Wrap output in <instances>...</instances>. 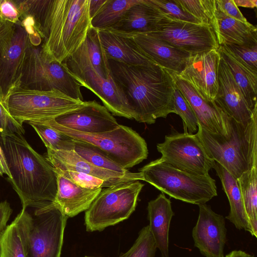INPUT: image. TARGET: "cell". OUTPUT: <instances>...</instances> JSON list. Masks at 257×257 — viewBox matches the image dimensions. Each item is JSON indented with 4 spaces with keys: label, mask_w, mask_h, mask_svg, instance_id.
Segmentation results:
<instances>
[{
    "label": "cell",
    "mask_w": 257,
    "mask_h": 257,
    "mask_svg": "<svg viewBox=\"0 0 257 257\" xmlns=\"http://www.w3.org/2000/svg\"><path fill=\"white\" fill-rule=\"evenodd\" d=\"M20 18L42 39L49 58L62 63L84 41L92 27L89 0H15Z\"/></svg>",
    "instance_id": "1"
},
{
    "label": "cell",
    "mask_w": 257,
    "mask_h": 257,
    "mask_svg": "<svg viewBox=\"0 0 257 257\" xmlns=\"http://www.w3.org/2000/svg\"><path fill=\"white\" fill-rule=\"evenodd\" d=\"M112 77L125 95L139 122L153 124L175 113L176 88L172 73L156 63L131 65L108 59Z\"/></svg>",
    "instance_id": "2"
},
{
    "label": "cell",
    "mask_w": 257,
    "mask_h": 257,
    "mask_svg": "<svg viewBox=\"0 0 257 257\" xmlns=\"http://www.w3.org/2000/svg\"><path fill=\"white\" fill-rule=\"evenodd\" d=\"M11 175L8 179L18 194L22 209L39 208L55 201L57 191L54 168L29 144L23 135L0 138Z\"/></svg>",
    "instance_id": "3"
},
{
    "label": "cell",
    "mask_w": 257,
    "mask_h": 257,
    "mask_svg": "<svg viewBox=\"0 0 257 257\" xmlns=\"http://www.w3.org/2000/svg\"><path fill=\"white\" fill-rule=\"evenodd\" d=\"M196 135L211 157L235 179L257 166V114L245 124L231 119L228 138L208 132L199 125Z\"/></svg>",
    "instance_id": "4"
},
{
    "label": "cell",
    "mask_w": 257,
    "mask_h": 257,
    "mask_svg": "<svg viewBox=\"0 0 257 257\" xmlns=\"http://www.w3.org/2000/svg\"><path fill=\"white\" fill-rule=\"evenodd\" d=\"M34 209H22L14 220L26 257H60L68 217L54 202Z\"/></svg>",
    "instance_id": "5"
},
{
    "label": "cell",
    "mask_w": 257,
    "mask_h": 257,
    "mask_svg": "<svg viewBox=\"0 0 257 257\" xmlns=\"http://www.w3.org/2000/svg\"><path fill=\"white\" fill-rule=\"evenodd\" d=\"M143 181L171 197L193 204H205L217 195L215 180L209 174L182 170L161 158L139 169Z\"/></svg>",
    "instance_id": "6"
},
{
    "label": "cell",
    "mask_w": 257,
    "mask_h": 257,
    "mask_svg": "<svg viewBox=\"0 0 257 257\" xmlns=\"http://www.w3.org/2000/svg\"><path fill=\"white\" fill-rule=\"evenodd\" d=\"M35 122L46 124L73 139L97 147L126 170L148 157V150L145 140L127 126L119 124L113 131L92 134L75 131L60 125L53 119Z\"/></svg>",
    "instance_id": "7"
},
{
    "label": "cell",
    "mask_w": 257,
    "mask_h": 257,
    "mask_svg": "<svg viewBox=\"0 0 257 257\" xmlns=\"http://www.w3.org/2000/svg\"><path fill=\"white\" fill-rule=\"evenodd\" d=\"M81 87L62 63L48 57L41 46L30 43L25 53L18 87L45 91L56 90L83 101Z\"/></svg>",
    "instance_id": "8"
},
{
    "label": "cell",
    "mask_w": 257,
    "mask_h": 257,
    "mask_svg": "<svg viewBox=\"0 0 257 257\" xmlns=\"http://www.w3.org/2000/svg\"><path fill=\"white\" fill-rule=\"evenodd\" d=\"M84 101L74 99L58 90L45 91L16 88L8 96L5 106L19 123L41 122L75 110Z\"/></svg>",
    "instance_id": "9"
},
{
    "label": "cell",
    "mask_w": 257,
    "mask_h": 257,
    "mask_svg": "<svg viewBox=\"0 0 257 257\" xmlns=\"http://www.w3.org/2000/svg\"><path fill=\"white\" fill-rule=\"evenodd\" d=\"M144 186L139 181H135L102 190L85 211L86 231H102L127 219L135 210Z\"/></svg>",
    "instance_id": "10"
},
{
    "label": "cell",
    "mask_w": 257,
    "mask_h": 257,
    "mask_svg": "<svg viewBox=\"0 0 257 257\" xmlns=\"http://www.w3.org/2000/svg\"><path fill=\"white\" fill-rule=\"evenodd\" d=\"M29 35L21 22L0 18V101L5 105L10 93L19 87Z\"/></svg>",
    "instance_id": "11"
},
{
    "label": "cell",
    "mask_w": 257,
    "mask_h": 257,
    "mask_svg": "<svg viewBox=\"0 0 257 257\" xmlns=\"http://www.w3.org/2000/svg\"><path fill=\"white\" fill-rule=\"evenodd\" d=\"M157 149L165 162L192 173L208 175L215 165L196 134L186 132L166 135Z\"/></svg>",
    "instance_id": "12"
},
{
    "label": "cell",
    "mask_w": 257,
    "mask_h": 257,
    "mask_svg": "<svg viewBox=\"0 0 257 257\" xmlns=\"http://www.w3.org/2000/svg\"><path fill=\"white\" fill-rule=\"evenodd\" d=\"M151 33L191 55L217 50L219 46L210 26L165 16L158 24L156 31Z\"/></svg>",
    "instance_id": "13"
},
{
    "label": "cell",
    "mask_w": 257,
    "mask_h": 257,
    "mask_svg": "<svg viewBox=\"0 0 257 257\" xmlns=\"http://www.w3.org/2000/svg\"><path fill=\"white\" fill-rule=\"evenodd\" d=\"M220 57L218 49L191 55L185 69L175 74L188 82L204 100L214 102Z\"/></svg>",
    "instance_id": "14"
},
{
    "label": "cell",
    "mask_w": 257,
    "mask_h": 257,
    "mask_svg": "<svg viewBox=\"0 0 257 257\" xmlns=\"http://www.w3.org/2000/svg\"><path fill=\"white\" fill-rule=\"evenodd\" d=\"M198 206V218L192 230L194 246L206 257H224L226 229L224 217L206 203Z\"/></svg>",
    "instance_id": "15"
},
{
    "label": "cell",
    "mask_w": 257,
    "mask_h": 257,
    "mask_svg": "<svg viewBox=\"0 0 257 257\" xmlns=\"http://www.w3.org/2000/svg\"><path fill=\"white\" fill-rule=\"evenodd\" d=\"M176 87L194 111L198 125L205 131L228 138L231 132V119L214 102L207 101L187 82L171 72Z\"/></svg>",
    "instance_id": "16"
},
{
    "label": "cell",
    "mask_w": 257,
    "mask_h": 257,
    "mask_svg": "<svg viewBox=\"0 0 257 257\" xmlns=\"http://www.w3.org/2000/svg\"><path fill=\"white\" fill-rule=\"evenodd\" d=\"M53 120L69 129L92 134L111 131L119 125L107 109L95 100L84 101L80 107Z\"/></svg>",
    "instance_id": "17"
},
{
    "label": "cell",
    "mask_w": 257,
    "mask_h": 257,
    "mask_svg": "<svg viewBox=\"0 0 257 257\" xmlns=\"http://www.w3.org/2000/svg\"><path fill=\"white\" fill-rule=\"evenodd\" d=\"M62 63L73 76H79L90 69L105 79L111 74L97 30L93 27L88 31L80 46Z\"/></svg>",
    "instance_id": "18"
},
{
    "label": "cell",
    "mask_w": 257,
    "mask_h": 257,
    "mask_svg": "<svg viewBox=\"0 0 257 257\" xmlns=\"http://www.w3.org/2000/svg\"><path fill=\"white\" fill-rule=\"evenodd\" d=\"M214 102L230 118L238 123H247L257 114V111H252L248 106L221 57L218 67V90Z\"/></svg>",
    "instance_id": "19"
},
{
    "label": "cell",
    "mask_w": 257,
    "mask_h": 257,
    "mask_svg": "<svg viewBox=\"0 0 257 257\" xmlns=\"http://www.w3.org/2000/svg\"><path fill=\"white\" fill-rule=\"evenodd\" d=\"M73 77L81 86L95 94L113 115L135 119V112L122 90L114 80L111 73L105 79L90 69Z\"/></svg>",
    "instance_id": "20"
},
{
    "label": "cell",
    "mask_w": 257,
    "mask_h": 257,
    "mask_svg": "<svg viewBox=\"0 0 257 257\" xmlns=\"http://www.w3.org/2000/svg\"><path fill=\"white\" fill-rule=\"evenodd\" d=\"M46 159L54 168L63 171H76L98 178L111 186L135 181L143 180L141 172L121 174L97 167L78 155L74 151L47 150Z\"/></svg>",
    "instance_id": "21"
},
{
    "label": "cell",
    "mask_w": 257,
    "mask_h": 257,
    "mask_svg": "<svg viewBox=\"0 0 257 257\" xmlns=\"http://www.w3.org/2000/svg\"><path fill=\"white\" fill-rule=\"evenodd\" d=\"M125 34L132 37L155 63L174 73L182 72L191 56L151 32Z\"/></svg>",
    "instance_id": "22"
},
{
    "label": "cell",
    "mask_w": 257,
    "mask_h": 257,
    "mask_svg": "<svg viewBox=\"0 0 257 257\" xmlns=\"http://www.w3.org/2000/svg\"><path fill=\"white\" fill-rule=\"evenodd\" d=\"M97 31L108 60L131 65L155 63L127 35L111 29L97 30Z\"/></svg>",
    "instance_id": "23"
},
{
    "label": "cell",
    "mask_w": 257,
    "mask_h": 257,
    "mask_svg": "<svg viewBox=\"0 0 257 257\" xmlns=\"http://www.w3.org/2000/svg\"><path fill=\"white\" fill-rule=\"evenodd\" d=\"M56 173L57 191L54 202L68 218L87 210L102 190V188L95 189L82 188L60 173Z\"/></svg>",
    "instance_id": "24"
},
{
    "label": "cell",
    "mask_w": 257,
    "mask_h": 257,
    "mask_svg": "<svg viewBox=\"0 0 257 257\" xmlns=\"http://www.w3.org/2000/svg\"><path fill=\"white\" fill-rule=\"evenodd\" d=\"M164 16L149 0H140L110 29L125 34L153 32Z\"/></svg>",
    "instance_id": "25"
},
{
    "label": "cell",
    "mask_w": 257,
    "mask_h": 257,
    "mask_svg": "<svg viewBox=\"0 0 257 257\" xmlns=\"http://www.w3.org/2000/svg\"><path fill=\"white\" fill-rule=\"evenodd\" d=\"M149 226L157 248L162 257H169V232L171 219L174 215L171 202L164 193L149 202L147 207Z\"/></svg>",
    "instance_id": "26"
},
{
    "label": "cell",
    "mask_w": 257,
    "mask_h": 257,
    "mask_svg": "<svg viewBox=\"0 0 257 257\" xmlns=\"http://www.w3.org/2000/svg\"><path fill=\"white\" fill-rule=\"evenodd\" d=\"M212 29L219 46L247 45L257 42V28L248 22L230 18L216 6Z\"/></svg>",
    "instance_id": "27"
},
{
    "label": "cell",
    "mask_w": 257,
    "mask_h": 257,
    "mask_svg": "<svg viewBox=\"0 0 257 257\" xmlns=\"http://www.w3.org/2000/svg\"><path fill=\"white\" fill-rule=\"evenodd\" d=\"M218 51L226 62L248 106L252 111H257V72L225 45L219 46Z\"/></svg>",
    "instance_id": "28"
},
{
    "label": "cell",
    "mask_w": 257,
    "mask_h": 257,
    "mask_svg": "<svg viewBox=\"0 0 257 257\" xmlns=\"http://www.w3.org/2000/svg\"><path fill=\"white\" fill-rule=\"evenodd\" d=\"M214 169L221 181L223 190L230 205L229 214L225 218L232 223L237 229L248 231L253 236L252 228L245 213L237 179L217 163Z\"/></svg>",
    "instance_id": "29"
},
{
    "label": "cell",
    "mask_w": 257,
    "mask_h": 257,
    "mask_svg": "<svg viewBox=\"0 0 257 257\" xmlns=\"http://www.w3.org/2000/svg\"><path fill=\"white\" fill-rule=\"evenodd\" d=\"M237 181L253 236L257 237V166L243 172Z\"/></svg>",
    "instance_id": "30"
},
{
    "label": "cell",
    "mask_w": 257,
    "mask_h": 257,
    "mask_svg": "<svg viewBox=\"0 0 257 257\" xmlns=\"http://www.w3.org/2000/svg\"><path fill=\"white\" fill-rule=\"evenodd\" d=\"M140 0H106L91 20L92 27L97 30L110 29L117 24L126 12Z\"/></svg>",
    "instance_id": "31"
},
{
    "label": "cell",
    "mask_w": 257,
    "mask_h": 257,
    "mask_svg": "<svg viewBox=\"0 0 257 257\" xmlns=\"http://www.w3.org/2000/svg\"><path fill=\"white\" fill-rule=\"evenodd\" d=\"M74 140V151L94 166L121 174L131 172L112 160L97 147L82 141Z\"/></svg>",
    "instance_id": "32"
},
{
    "label": "cell",
    "mask_w": 257,
    "mask_h": 257,
    "mask_svg": "<svg viewBox=\"0 0 257 257\" xmlns=\"http://www.w3.org/2000/svg\"><path fill=\"white\" fill-rule=\"evenodd\" d=\"M36 132L47 150L74 151V140L71 137L45 124L28 122Z\"/></svg>",
    "instance_id": "33"
},
{
    "label": "cell",
    "mask_w": 257,
    "mask_h": 257,
    "mask_svg": "<svg viewBox=\"0 0 257 257\" xmlns=\"http://www.w3.org/2000/svg\"><path fill=\"white\" fill-rule=\"evenodd\" d=\"M0 257H26L19 231L14 220L0 233Z\"/></svg>",
    "instance_id": "34"
},
{
    "label": "cell",
    "mask_w": 257,
    "mask_h": 257,
    "mask_svg": "<svg viewBox=\"0 0 257 257\" xmlns=\"http://www.w3.org/2000/svg\"><path fill=\"white\" fill-rule=\"evenodd\" d=\"M183 8L202 24L213 26L216 10V0H178Z\"/></svg>",
    "instance_id": "35"
},
{
    "label": "cell",
    "mask_w": 257,
    "mask_h": 257,
    "mask_svg": "<svg viewBox=\"0 0 257 257\" xmlns=\"http://www.w3.org/2000/svg\"><path fill=\"white\" fill-rule=\"evenodd\" d=\"M157 246L149 225L140 231L131 248L118 257H155Z\"/></svg>",
    "instance_id": "36"
},
{
    "label": "cell",
    "mask_w": 257,
    "mask_h": 257,
    "mask_svg": "<svg viewBox=\"0 0 257 257\" xmlns=\"http://www.w3.org/2000/svg\"><path fill=\"white\" fill-rule=\"evenodd\" d=\"M165 17L170 19L202 24L197 19L188 13L182 6L178 0H149Z\"/></svg>",
    "instance_id": "37"
},
{
    "label": "cell",
    "mask_w": 257,
    "mask_h": 257,
    "mask_svg": "<svg viewBox=\"0 0 257 257\" xmlns=\"http://www.w3.org/2000/svg\"><path fill=\"white\" fill-rule=\"evenodd\" d=\"M175 113L182 119L186 131L193 134L198 130V121L191 106L180 91L176 87L174 93Z\"/></svg>",
    "instance_id": "38"
},
{
    "label": "cell",
    "mask_w": 257,
    "mask_h": 257,
    "mask_svg": "<svg viewBox=\"0 0 257 257\" xmlns=\"http://www.w3.org/2000/svg\"><path fill=\"white\" fill-rule=\"evenodd\" d=\"M54 170L56 172L60 173L73 183L82 188L95 189L112 186L103 180L85 173L76 171H63L56 168H54Z\"/></svg>",
    "instance_id": "39"
},
{
    "label": "cell",
    "mask_w": 257,
    "mask_h": 257,
    "mask_svg": "<svg viewBox=\"0 0 257 257\" xmlns=\"http://www.w3.org/2000/svg\"><path fill=\"white\" fill-rule=\"evenodd\" d=\"M225 46L249 68L257 72V42L247 45Z\"/></svg>",
    "instance_id": "40"
},
{
    "label": "cell",
    "mask_w": 257,
    "mask_h": 257,
    "mask_svg": "<svg viewBox=\"0 0 257 257\" xmlns=\"http://www.w3.org/2000/svg\"><path fill=\"white\" fill-rule=\"evenodd\" d=\"M14 134L23 135L25 130L23 125L10 115L6 106L0 101V138Z\"/></svg>",
    "instance_id": "41"
},
{
    "label": "cell",
    "mask_w": 257,
    "mask_h": 257,
    "mask_svg": "<svg viewBox=\"0 0 257 257\" xmlns=\"http://www.w3.org/2000/svg\"><path fill=\"white\" fill-rule=\"evenodd\" d=\"M0 18L17 24L20 22V13L15 0H3L0 6Z\"/></svg>",
    "instance_id": "42"
},
{
    "label": "cell",
    "mask_w": 257,
    "mask_h": 257,
    "mask_svg": "<svg viewBox=\"0 0 257 257\" xmlns=\"http://www.w3.org/2000/svg\"><path fill=\"white\" fill-rule=\"evenodd\" d=\"M217 7L226 16L239 21L247 22L233 0H216Z\"/></svg>",
    "instance_id": "43"
},
{
    "label": "cell",
    "mask_w": 257,
    "mask_h": 257,
    "mask_svg": "<svg viewBox=\"0 0 257 257\" xmlns=\"http://www.w3.org/2000/svg\"><path fill=\"white\" fill-rule=\"evenodd\" d=\"M12 213L10 204L5 201L0 203V233L7 227V223Z\"/></svg>",
    "instance_id": "44"
},
{
    "label": "cell",
    "mask_w": 257,
    "mask_h": 257,
    "mask_svg": "<svg viewBox=\"0 0 257 257\" xmlns=\"http://www.w3.org/2000/svg\"><path fill=\"white\" fill-rule=\"evenodd\" d=\"M106 0H89V14L91 20L105 3Z\"/></svg>",
    "instance_id": "45"
},
{
    "label": "cell",
    "mask_w": 257,
    "mask_h": 257,
    "mask_svg": "<svg viewBox=\"0 0 257 257\" xmlns=\"http://www.w3.org/2000/svg\"><path fill=\"white\" fill-rule=\"evenodd\" d=\"M4 174L8 176V179L11 178L4 153L0 145V175L2 176Z\"/></svg>",
    "instance_id": "46"
},
{
    "label": "cell",
    "mask_w": 257,
    "mask_h": 257,
    "mask_svg": "<svg viewBox=\"0 0 257 257\" xmlns=\"http://www.w3.org/2000/svg\"><path fill=\"white\" fill-rule=\"evenodd\" d=\"M234 3L238 7L248 8H255L257 6L256 0H233Z\"/></svg>",
    "instance_id": "47"
},
{
    "label": "cell",
    "mask_w": 257,
    "mask_h": 257,
    "mask_svg": "<svg viewBox=\"0 0 257 257\" xmlns=\"http://www.w3.org/2000/svg\"><path fill=\"white\" fill-rule=\"evenodd\" d=\"M224 257H254V256L241 250H234Z\"/></svg>",
    "instance_id": "48"
},
{
    "label": "cell",
    "mask_w": 257,
    "mask_h": 257,
    "mask_svg": "<svg viewBox=\"0 0 257 257\" xmlns=\"http://www.w3.org/2000/svg\"><path fill=\"white\" fill-rule=\"evenodd\" d=\"M2 1H3V0H0V6H1V4H2Z\"/></svg>",
    "instance_id": "49"
},
{
    "label": "cell",
    "mask_w": 257,
    "mask_h": 257,
    "mask_svg": "<svg viewBox=\"0 0 257 257\" xmlns=\"http://www.w3.org/2000/svg\"><path fill=\"white\" fill-rule=\"evenodd\" d=\"M85 257H90V256H85Z\"/></svg>",
    "instance_id": "50"
}]
</instances>
